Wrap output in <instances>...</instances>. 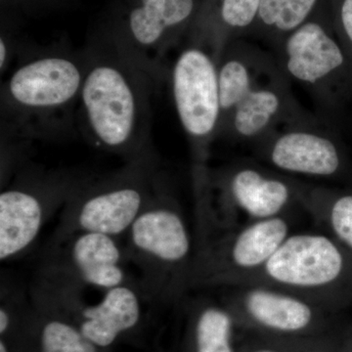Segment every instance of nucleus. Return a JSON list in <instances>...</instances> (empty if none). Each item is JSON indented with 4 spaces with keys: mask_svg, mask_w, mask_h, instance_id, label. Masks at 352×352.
<instances>
[{
    "mask_svg": "<svg viewBox=\"0 0 352 352\" xmlns=\"http://www.w3.org/2000/svg\"><path fill=\"white\" fill-rule=\"evenodd\" d=\"M261 2V0H219L217 14L220 29L210 50L215 61L230 43L229 34L247 29L256 22Z\"/></svg>",
    "mask_w": 352,
    "mask_h": 352,
    "instance_id": "4be33fe9",
    "label": "nucleus"
},
{
    "mask_svg": "<svg viewBox=\"0 0 352 352\" xmlns=\"http://www.w3.org/2000/svg\"><path fill=\"white\" fill-rule=\"evenodd\" d=\"M131 1H132V0H131Z\"/></svg>",
    "mask_w": 352,
    "mask_h": 352,
    "instance_id": "bb28decb",
    "label": "nucleus"
},
{
    "mask_svg": "<svg viewBox=\"0 0 352 352\" xmlns=\"http://www.w3.org/2000/svg\"><path fill=\"white\" fill-rule=\"evenodd\" d=\"M317 3L318 0H261L256 20L282 41L309 20Z\"/></svg>",
    "mask_w": 352,
    "mask_h": 352,
    "instance_id": "412c9836",
    "label": "nucleus"
},
{
    "mask_svg": "<svg viewBox=\"0 0 352 352\" xmlns=\"http://www.w3.org/2000/svg\"><path fill=\"white\" fill-rule=\"evenodd\" d=\"M349 254L330 235L292 233L263 267L232 287H270L330 308L352 285Z\"/></svg>",
    "mask_w": 352,
    "mask_h": 352,
    "instance_id": "39448f33",
    "label": "nucleus"
},
{
    "mask_svg": "<svg viewBox=\"0 0 352 352\" xmlns=\"http://www.w3.org/2000/svg\"><path fill=\"white\" fill-rule=\"evenodd\" d=\"M298 182L254 164H236L219 175L210 171L215 228L239 226V215L249 223L288 214L300 206Z\"/></svg>",
    "mask_w": 352,
    "mask_h": 352,
    "instance_id": "9d476101",
    "label": "nucleus"
},
{
    "mask_svg": "<svg viewBox=\"0 0 352 352\" xmlns=\"http://www.w3.org/2000/svg\"><path fill=\"white\" fill-rule=\"evenodd\" d=\"M275 53L287 78L329 112L352 99L351 64L339 38L320 22L307 21L278 43Z\"/></svg>",
    "mask_w": 352,
    "mask_h": 352,
    "instance_id": "6e6552de",
    "label": "nucleus"
},
{
    "mask_svg": "<svg viewBox=\"0 0 352 352\" xmlns=\"http://www.w3.org/2000/svg\"><path fill=\"white\" fill-rule=\"evenodd\" d=\"M164 178L159 157L131 162L113 173L92 175L67 201L48 245L80 232L124 239Z\"/></svg>",
    "mask_w": 352,
    "mask_h": 352,
    "instance_id": "20e7f679",
    "label": "nucleus"
},
{
    "mask_svg": "<svg viewBox=\"0 0 352 352\" xmlns=\"http://www.w3.org/2000/svg\"><path fill=\"white\" fill-rule=\"evenodd\" d=\"M85 52L87 71L78 107L89 142L126 163L157 157L151 138V100L161 83L113 27L92 38Z\"/></svg>",
    "mask_w": 352,
    "mask_h": 352,
    "instance_id": "f257e3e1",
    "label": "nucleus"
},
{
    "mask_svg": "<svg viewBox=\"0 0 352 352\" xmlns=\"http://www.w3.org/2000/svg\"><path fill=\"white\" fill-rule=\"evenodd\" d=\"M46 259L87 287L106 291L138 282L127 271L124 241L106 234H74L60 244L47 245Z\"/></svg>",
    "mask_w": 352,
    "mask_h": 352,
    "instance_id": "2eb2a0df",
    "label": "nucleus"
},
{
    "mask_svg": "<svg viewBox=\"0 0 352 352\" xmlns=\"http://www.w3.org/2000/svg\"><path fill=\"white\" fill-rule=\"evenodd\" d=\"M92 175L25 164L0 193V261L25 254L58 210Z\"/></svg>",
    "mask_w": 352,
    "mask_h": 352,
    "instance_id": "423d86ee",
    "label": "nucleus"
},
{
    "mask_svg": "<svg viewBox=\"0 0 352 352\" xmlns=\"http://www.w3.org/2000/svg\"><path fill=\"white\" fill-rule=\"evenodd\" d=\"M195 300L191 305L193 352H235L236 320L228 308L203 296Z\"/></svg>",
    "mask_w": 352,
    "mask_h": 352,
    "instance_id": "6ab92c4d",
    "label": "nucleus"
},
{
    "mask_svg": "<svg viewBox=\"0 0 352 352\" xmlns=\"http://www.w3.org/2000/svg\"><path fill=\"white\" fill-rule=\"evenodd\" d=\"M339 38L352 72V0H340L337 12Z\"/></svg>",
    "mask_w": 352,
    "mask_h": 352,
    "instance_id": "5701e85b",
    "label": "nucleus"
},
{
    "mask_svg": "<svg viewBox=\"0 0 352 352\" xmlns=\"http://www.w3.org/2000/svg\"><path fill=\"white\" fill-rule=\"evenodd\" d=\"M197 9V0H132L113 28L131 54L162 83L168 75L164 57Z\"/></svg>",
    "mask_w": 352,
    "mask_h": 352,
    "instance_id": "9b49d317",
    "label": "nucleus"
},
{
    "mask_svg": "<svg viewBox=\"0 0 352 352\" xmlns=\"http://www.w3.org/2000/svg\"><path fill=\"white\" fill-rule=\"evenodd\" d=\"M147 302L175 305L190 291L195 240L166 177L124 237Z\"/></svg>",
    "mask_w": 352,
    "mask_h": 352,
    "instance_id": "7ed1b4c3",
    "label": "nucleus"
},
{
    "mask_svg": "<svg viewBox=\"0 0 352 352\" xmlns=\"http://www.w3.org/2000/svg\"><path fill=\"white\" fill-rule=\"evenodd\" d=\"M145 300L138 281L106 289L98 302H85L76 315V327L95 346L106 349L138 325Z\"/></svg>",
    "mask_w": 352,
    "mask_h": 352,
    "instance_id": "dca6fc26",
    "label": "nucleus"
},
{
    "mask_svg": "<svg viewBox=\"0 0 352 352\" xmlns=\"http://www.w3.org/2000/svg\"><path fill=\"white\" fill-rule=\"evenodd\" d=\"M85 71V50L25 55L2 83V134L28 141L66 124L78 106Z\"/></svg>",
    "mask_w": 352,
    "mask_h": 352,
    "instance_id": "f03ea898",
    "label": "nucleus"
},
{
    "mask_svg": "<svg viewBox=\"0 0 352 352\" xmlns=\"http://www.w3.org/2000/svg\"><path fill=\"white\" fill-rule=\"evenodd\" d=\"M217 66L221 110L220 134L231 113L245 95L279 65L275 56L267 53L229 43L220 54Z\"/></svg>",
    "mask_w": 352,
    "mask_h": 352,
    "instance_id": "f3484780",
    "label": "nucleus"
},
{
    "mask_svg": "<svg viewBox=\"0 0 352 352\" xmlns=\"http://www.w3.org/2000/svg\"><path fill=\"white\" fill-rule=\"evenodd\" d=\"M254 145L263 161L292 175L332 178L346 166L342 141L316 119L281 127Z\"/></svg>",
    "mask_w": 352,
    "mask_h": 352,
    "instance_id": "f8f14e48",
    "label": "nucleus"
},
{
    "mask_svg": "<svg viewBox=\"0 0 352 352\" xmlns=\"http://www.w3.org/2000/svg\"><path fill=\"white\" fill-rule=\"evenodd\" d=\"M223 305L238 321L282 337H298L320 329L329 308L270 287L258 285L229 287Z\"/></svg>",
    "mask_w": 352,
    "mask_h": 352,
    "instance_id": "ddd939ff",
    "label": "nucleus"
},
{
    "mask_svg": "<svg viewBox=\"0 0 352 352\" xmlns=\"http://www.w3.org/2000/svg\"><path fill=\"white\" fill-rule=\"evenodd\" d=\"M170 83L176 113L191 146L193 166H207L221 117L214 55L205 46L190 43L176 58Z\"/></svg>",
    "mask_w": 352,
    "mask_h": 352,
    "instance_id": "1a4fd4ad",
    "label": "nucleus"
},
{
    "mask_svg": "<svg viewBox=\"0 0 352 352\" xmlns=\"http://www.w3.org/2000/svg\"><path fill=\"white\" fill-rule=\"evenodd\" d=\"M314 119L296 102L291 80L278 67L245 95L219 136L256 144L281 127Z\"/></svg>",
    "mask_w": 352,
    "mask_h": 352,
    "instance_id": "4468645a",
    "label": "nucleus"
},
{
    "mask_svg": "<svg viewBox=\"0 0 352 352\" xmlns=\"http://www.w3.org/2000/svg\"><path fill=\"white\" fill-rule=\"evenodd\" d=\"M298 203L352 254V192L300 182Z\"/></svg>",
    "mask_w": 352,
    "mask_h": 352,
    "instance_id": "a211bd4d",
    "label": "nucleus"
},
{
    "mask_svg": "<svg viewBox=\"0 0 352 352\" xmlns=\"http://www.w3.org/2000/svg\"><path fill=\"white\" fill-rule=\"evenodd\" d=\"M247 352H291V351L282 344H264Z\"/></svg>",
    "mask_w": 352,
    "mask_h": 352,
    "instance_id": "393cba45",
    "label": "nucleus"
},
{
    "mask_svg": "<svg viewBox=\"0 0 352 352\" xmlns=\"http://www.w3.org/2000/svg\"><path fill=\"white\" fill-rule=\"evenodd\" d=\"M36 309L41 317L36 352H99L101 347L85 338L75 324L38 308Z\"/></svg>",
    "mask_w": 352,
    "mask_h": 352,
    "instance_id": "aec40b11",
    "label": "nucleus"
},
{
    "mask_svg": "<svg viewBox=\"0 0 352 352\" xmlns=\"http://www.w3.org/2000/svg\"><path fill=\"white\" fill-rule=\"evenodd\" d=\"M289 215L215 228L195 240L190 291L232 287L267 263L291 235Z\"/></svg>",
    "mask_w": 352,
    "mask_h": 352,
    "instance_id": "0eeeda50",
    "label": "nucleus"
},
{
    "mask_svg": "<svg viewBox=\"0 0 352 352\" xmlns=\"http://www.w3.org/2000/svg\"><path fill=\"white\" fill-rule=\"evenodd\" d=\"M300 352H328V351H320V349H308V351H302Z\"/></svg>",
    "mask_w": 352,
    "mask_h": 352,
    "instance_id": "a878e982",
    "label": "nucleus"
},
{
    "mask_svg": "<svg viewBox=\"0 0 352 352\" xmlns=\"http://www.w3.org/2000/svg\"><path fill=\"white\" fill-rule=\"evenodd\" d=\"M17 46L12 41V38L6 32L2 31L0 36V72L3 73L10 67L14 56L16 55Z\"/></svg>",
    "mask_w": 352,
    "mask_h": 352,
    "instance_id": "b1692460",
    "label": "nucleus"
}]
</instances>
